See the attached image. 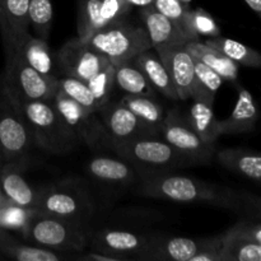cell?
Returning a JSON list of instances; mask_svg holds the SVG:
<instances>
[{
    "label": "cell",
    "mask_w": 261,
    "mask_h": 261,
    "mask_svg": "<svg viewBox=\"0 0 261 261\" xmlns=\"http://www.w3.org/2000/svg\"><path fill=\"white\" fill-rule=\"evenodd\" d=\"M221 261H261V245L226 231L223 233Z\"/></svg>",
    "instance_id": "cell-30"
},
{
    "label": "cell",
    "mask_w": 261,
    "mask_h": 261,
    "mask_svg": "<svg viewBox=\"0 0 261 261\" xmlns=\"http://www.w3.org/2000/svg\"><path fill=\"white\" fill-rule=\"evenodd\" d=\"M87 43L114 65L133 60L140 53L152 48L145 28L138 27L125 18L96 31Z\"/></svg>",
    "instance_id": "cell-4"
},
{
    "label": "cell",
    "mask_w": 261,
    "mask_h": 261,
    "mask_svg": "<svg viewBox=\"0 0 261 261\" xmlns=\"http://www.w3.org/2000/svg\"><path fill=\"white\" fill-rule=\"evenodd\" d=\"M133 114L139 117L144 124L154 129L160 134V127L165 119V110L152 96L142 94H126L120 99Z\"/></svg>",
    "instance_id": "cell-28"
},
{
    "label": "cell",
    "mask_w": 261,
    "mask_h": 261,
    "mask_svg": "<svg viewBox=\"0 0 261 261\" xmlns=\"http://www.w3.org/2000/svg\"><path fill=\"white\" fill-rule=\"evenodd\" d=\"M185 119L204 143L216 145L217 139L221 137V130L219 120L214 115L213 105L200 99H193V105Z\"/></svg>",
    "instance_id": "cell-25"
},
{
    "label": "cell",
    "mask_w": 261,
    "mask_h": 261,
    "mask_svg": "<svg viewBox=\"0 0 261 261\" xmlns=\"http://www.w3.org/2000/svg\"><path fill=\"white\" fill-rule=\"evenodd\" d=\"M185 47L188 48V51L194 58L200 60L201 63H204L209 68L213 69L216 73H218L223 81H237L240 65L229 58H227L226 55H223L221 51L206 45L205 42H201L200 40L189 41L188 43H185Z\"/></svg>",
    "instance_id": "cell-24"
},
{
    "label": "cell",
    "mask_w": 261,
    "mask_h": 261,
    "mask_svg": "<svg viewBox=\"0 0 261 261\" xmlns=\"http://www.w3.org/2000/svg\"><path fill=\"white\" fill-rule=\"evenodd\" d=\"M5 53H14L23 63L43 75L56 76L53 55L46 40L35 37L28 32L12 47L5 48Z\"/></svg>",
    "instance_id": "cell-18"
},
{
    "label": "cell",
    "mask_w": 261,
    "mask_h": 261,
    "mask_svg": "<svg viewBox=\"0 0 261 261\" xmlns=\"http://www.w3.org/2000/svg\"><path fill=\"white\" fill-rule=\"evenodd\" d=\"M160 134L162 135V139L177 150L190 165L208 163L214 158L216 145L204 143L177 110H171L165 115Z\"/></svg>",
    "instance_id": "cell-9"
},
{
    "label": "cell",
    "mask_w": 261,
    "mask_h": 261,
    "mask_svg": "<svg viewBox=\"0 0 261 261\" xmlns=\"http://www.w3.org/2000/svg\"><path fill=\"white\" fill-rule=\"evenodd\" d=\"M126 3L132 8L137 7V8H140V9H143V8L153 7V4H154V0H126Z\"/></svg>",
    "instance_id": "cell-43"
},
{
    "label": "cell",
    "mask_w": 261,
    "mask_h": 261,
    "mask_svg": "<svg viewBox=\"0 0 261 261\" xmlns=\"http://www.w3.org/2000/svg\"><path fill=\"white\" fill-rule=\"evenodd\" d=\"M190 24L193 32L199 38H212L217 37V36H221V30H219L218 24L214 20V18L204 9H200V8L191 10Z\"/></svg>",
    "instance_id": "cell-38"
},
{
    "label": "cell",
    "mask_w": 261,
    "mask_h": 261,
    "mask_svg": "<svg viewBox=\"0 0 261 261\" xmlns=\"http://www.w3.org/2000/svg\"><path fill=\"white\" fill-rule=\"evenodd\" d=\"M157 12L162 13L165 17H167L168 19L173 20L175 23H177L194 41H198L200 38L193 32L190 24V13L191 9L189 7L188 3L182 2V0H154V4H153Z\"/></svg>",
    "instance_id": "cell-35"
},
{
    "label": "cell",
    "mask_w": 261,
    "mask_h": 261,
    "mask_svg": "<svg viewBox=\"0 0 261 261\" xmlns=\"http://www.w3.org/2000/svg\"><path fill=\"white\" fill-rule=\"evenodd\" d=\"M24 161L0 163V190L5 200L24 208L35 209L40 190L30 185L24 177Z\"/></svg>",
    "instance_id": "cell-15"
},
{
    "label": "cell",
    "mask_w": 261,
    "mask_h": 261,
    "mask_svg": "<svg viewBox=\"0 0 261 261\" xmlns=\"http://www.w3.org/2000/svg\"><path fill=\"white\" fill-rule=\"evenodd\" d=\"M167 68L178 99H193L196 93L194 58L185 45L155 50Z\"/></svg>",
    "instance_id": "cell-13"
},
{
    "label": "cell",
    "mask_w": 261,
    "mask_h": 261,
    "mask_svg": "<svg viewBox=\"0 0 261 261\" xmlns=\"http://www.w3.org/2000/svg\"><path fill=\"white\" fill-rule=\"evenodd\" d=\"M139 176L138 193L149 198L175 203H205L228 209H237L242 205V198L234 191L188 176L171 175L166 171L139 172Z\"/></svg>",
    "instance_id": "cell-1"
},
{
    "label": "cell",
    "mask_w": 261,
    "mask_h": 261,
    "mask_svg": "<svg viewBox=\"0 0 261 261\" xmlns=\"http://www.w3.org/2000/svg\"><path fill=\"white\" fill-rule=\"evenodd\" d=\"M0 252L18 261H60L65 255L36 245L20 244L0 228Z\"/></svg>",
    "instance_id": "cell-26"
},
{
    "label": "cell",
    "mask_w": 261,
    "mask_h": 261,
    "mask_svg": "<svg viewBox=\"0 0 261 261\" xmlns=\"http://www.w3.org/2000/svg\"><path fill=\"white\" fill-rule=\"evenodd\" d=\"M88 240L93 251L117 255L129 260L139 259L152 239L124 229H102L88 234Z\"/></svg>",
    "instance_id": "cell-14"
},
{
    "label": "cell",
    "mask_w": 261,
    "mask_h": 261,
    "mask_svg": "<svg viewBox=\"0 0 261 261\" xmlns=\"http://www.w3.org/2000/svg\"><path fill=\"white\" fill-rule=\"evenodd\" d=\"M58 91V76L38 73L14 53H5L2 93L13 101H51Z\"/></svg>",
    "instance_id": "cell-5"
},
{
    "label": "cell",
    "mask_w": 261,
    "mask_h": 261,
    "mask_svg": "<svg viewBox=\"0 0 261 261\" xmlns=\"http://www.w3.org/2000/svg\"><path fill=\"white\" fill-rule=\"evenodd\" d=\"M98 115L109 138L110 148L114 144L129 142L137 138L160 135L120 101L106 102L99 109Z\"/></svg>",
    "instance_id": "cell-11"
},
{
    "label": "cell",
    "mask_w": 261,
    "mask_h": 261,
    "mask_svg": "<svg viewBox=\"0 0 261 261\" xmlns=\"http://www.w3.org/2000/svg\"><path fill=\"white\" fill-rule=\"evenodd\" d=\"M36 211L86 224L94 212L88 190L78 181H63L40 190Z\"/></svg>",
    "instance_id": "cell-6"
},
{
    "label": "cell",
    "mask_w": 261,
    "mask_h": 261,
    "mask_svg": "<svg viewBox=\"0 0 261 261\" xmlns=\"http://www.w3.org/2000/svg\"><path fill=\"white\" fill-rule=\"evenodd\" d=\"M216 160L227 170L245 176L255 182L261 180V155L259 152L245 148L216 149Z\"/></svg>",
    "instance_id": "cell-21"
},
{
    "label": "cell",
    "mask_w": 261,
    "mask_h": 261,
    "mask_svg": "<svg viewBox=\"0 0 261 261\" xmlns=\"http://www.w3.org/2000/svg\"><path fill=\"white\" fill-rule=\"evenodd\" d=\"M223 233L211 239L201 240V246L198 254L190 261H221Z\"/></svg>",
    "instance_id": "cell-40"
},
{
    "label": "cell",
    "mask_w": 261,
    "mask_h": 261,
    "mask_svg": "<svg viewBox=\"0 0 261 261\" xmlns=\"http://www.w3.org/2000/svg\"><path fill=\"white\" fill-rule=\"evenodd\" d=\"M194 69H195L196 78V93L193 99H200L213 105L217 92L219 91L224 81L213 69L195 58H194Z\"/></svg>",
    "instance_id": "cell-31"
},
{
    "label": "cell",
    "mask_w": 261,
    "mask_h": 261,
    "mask_svg": "<svg viewBox=\"0 0 261 261\" xmlns=\"http://www.w3.org/2000/svg\"><path fill=\"white\" fill-rule=\"evenodd\" d=\"M259 111L252 94L244 87L237 89V102L233 111L226 120L219 121L221 135L240 134V133L252 132L255 129Z\"/></svg>",
    "instance_id": "cell-20"
},
{
    "label": "cell",
    "mask_w": 261,
    "mask_h": 261,
    "mask_svg": "<svg viewBox=\"0 0 261 261\" xmlns=\"http://www.w3.org/2000/svg\"><path fill=\"white\" fill-rule=\"evenodd\" d=\"M140 15L152 43V48L154 50L175 47V46L185 45L189 41H194L177 23L168 19L153 7L140 9Z\"/></svg>",
    "instance_id": "cell-16"
},
{
    "label": "cell",
    "mask_w": 261,
    "mask_h": 261,
    "mask_svg": "<svg viewBox=\"0 0 261 261\" xmlns=\"http://www.w3.org/2000/svg\"><path fill=\"white\" fill-rule=\"evenodd\" d=\"M0 163H2V162H0ZM4 200H5V199H4V196H3V194H2V190H0V204H2L3 201H4Z\"/></svg>",
    "instance_id": "cell-45"
},
{
    "label": "cell",
    "mask_w": 261,
    "mask_h": 261,
    "mask_svg": "<svg viewBox=\"0 0 261 261\" xmlns=\"http://www.w3.org/2000/svg\"><path fill=\"white\" fill-rule=\"evenodd\" d=\"M115 66L114 64L110 63L101 70L97 71L88 82L87 86L89 87L93 96L96 97L97 101L103 106L106 102L110 101L111 98L112 91L115 88Z\"/></svg>",
    "instance_id": "cell-37"
},
{
    "label": "cell",
    "mask_w": 261,
    "mask_h": 261,
    "mask_svg": "<svg viewBox=\"0 0 261 261\" xmlns=\"http://www.w3.org/2000/svg\"><path fill=\"white\" fill-rule=\"evenodd\" d=\"M228 231L234 236L242 237V239L261 245V226L259 222L242 219V221L237 222L234 226H232Z\"/></svg>",
    "instance_id": "cell-41"
},
{
    "label": "cell",
    "mask_w": 261,
    "mask_h": 261,
    "mask_svg": "<svg viewBox=\"0 0 261 261\" xmlns=\"http://www.w3.org/2000/svg\"><path fill=\"white\" fill-rule=\"evenodd\" d=\"M101 0H79L78 4V40L87 42L96 31L101 30V14H99Z\"/></svg>",
    "instance_id": "cell-33"
},
{
    "label": "cell",
    "mask_w": 261,
    "mask_h": 261,
    "mask_svg": "<svg viewBox=\"0 0 261 261\" xmlns=\"http://www.w3.org/2000/svg\"><path fill=\"white\" fill-rule=\"evenodd\" d=\"M53 4L51 0H30L28 4V22L35 31L36 36L42 40H48L53 27Z\"/></svg>",
    "instance_id": "cell-34"
},
{
    "label": "cell",
    "mask_w": 261,
    "mask_h": 261,
    "mask_svg": "<svg viewBox=\"0 0 261 261\" xmlns=\"http://www.w3.org/2000/svg\"><path fill=\"white\" fill-rule=\"evenodd\" d=\"M115 66V87L121 89L126 94H142L152 96L154 88L150 86L143 71L133 63V60L116 64Z\"/></svg>",
    "instance_id": "cell-27"
},
{
    "label": "cell",
    "mask_w": 261,
    "mask_h": 261,
    "mask_svg": "<svg viewBox=\"0 0 261 261\" xmlns=\"http://www.w3.org/2000/svg\"><path fill=\"white\" fill-rule=\"evenodd\" d=\"M79 260H92V261H122L126 260L122 256H117V255L112 254H106V252L101 251H92L88 252L86 255H82L78 256Z\"/></svg>",
    "instance_id": "cell-42"
},
{
    "label": "cell",
    "mask_w": 261,
    "mask_h": 261,
    "mask_svg": "<svg viewBox=\"0 0 261 261\" xmlns=\"http://www.w3.org/2000/svg\"><path fill=\"white\" fill-rule=\"evenodd\" d=\"M35 209L24 208L4 200L0 204V228L22 232Z\"/></svg>",
    "instance_id": "cell-36"
},
{
    "label": "cell",
    "mask_w": 261,
    "mask_h": 261,
    "mask_svg": "<svg viewBox=\"0 0 261 261\" xmlns=\"http://www.w3.org/2000/svg\"><path fill=\"white\" fill-rule=\"evenodd\" d=\"M58 89L88 111L98 114L99 109L102 107L86 82L81 79L65 75L63 78H58Z\"/></svg>",
    "instance_id": "cell-32"
},
{
    "label": "cell",
    "mask_w": 261,
    "mask_h": 261,
    "mask_svg": "<svg viewBox=\"0 0 261 261\" xmlns=\"http://www.w3.org/2000/svg\"><path fill=\"white\" fill-rule=\"evenodd\" d=\"M56 61L63 75L78 78L86 83L97 71L111 63L88 43L82 42L76 37L68 41L60 48Z\"/></svg>",
    "instance_id": "cell-12"
},
{
    "label": "cell",
    "mask_w": 261,
    "mask_h": 261,
    "mask_svg": "<svg viewBox=\"0 0 261 261\" xmlns=\"http://www.w3.org/2000/svg\"><path fill=\"white\" fill-rule=\"evenodd\" d=\"M87 172L99 182L122 185L134 181L137 170L122 158L94 157L87 163Z\"/></svg>",
    "instance_id": "cell-23"
},
{
    "label": "cell",
    "mask_w": 261,
    "mask_h": 261,
    "mask_svg": "<svg viewBox=\"0 0 261 261\" xmlns=\"http://www.w3.org/2000/svg\"><path fill=\"white\" fill-rule=\"evenodd\" d=\"M10 101L24 117L33 143L42 150L51 154H64L79 145L51 101Z\"/></svg>",
    "instance_id": "cell-2"
},
{
    "label": "cell",
    "mask_w": 261,
    "mask_h": 261,
    "mask_svg": "<svg viewBox=\"0 0 261 261\" xmlns=\"http://www.w3.org/2000/svg\"><path fill=\"white\" fill-rule=\"evenodd\" d=\"M30 0H0V32L4 48H9L28 33Z\"/></svg>",
    "instance_id": "cell-17"
},
{
    "label": "cell",
    "mask_w": 261,
    "mask_h": 261,
    "mask_svg": "<svg viewBox=\"0 0 261 261\" xmlns=\"http://www.w3.org/2000/svg\"><path fill=\"white\" fill-rule=\"evenodd\" d=\"M201 240L172 237L167 240L152 239L140 260H168V261H190L199 252Z\"/></svg>",
    "instance_id": "cell-19"
},
{
    "label": "cell",
    "mask_w": 261,
    "mask_h": 261,
    "mask_svg": "<svg viewBox=\"0 0 261 261\" xmlns=\"http://www.w3.org/2000/svg\"><path fill=\"white\" fill-rule=\"evenodd\" d=\"M132 9L126 0H101L99 14H101L102 27L116 20L124 19L125 15Z\"/></svg>",
    "instance_id": "cell-39"
},
{
    "label": "cell",
    "mask_w": 261,
    "mask_h": 261,
    "mask_svg": "<svg viewBox=\"0 0 261 261\" xmlns=\"http://www.w3.org/2000/svg\"><path fill=\"white\" fill-rule=\"evenodd\" d=\"M51 103L79 144L91 148H110L109 138L97 112L83 109L59 89L54 94Z\"/></svg>",
    "instance_id": "cell-8"
},
{
    "label": "cell",
    "mask_w": 261,
    "mask_h": 261,
    "mask_svg": "<svg viewBox=\"0 0 261 261\" xmlns=\"http://www.w3.org/2000/svg\"><path fill=\"white\" fill-rule=\"evenodd\" d=\"M150 50L143 51L139 55L135 56L133 59V63L143 71L154 91L160 92L161 94L170 99H178L167 68L161 60L158 54L152 53Z\"/></svg>",
    "instance_id": "cell-22"
},
{
    "label": "cell",
    "mask_w": 261,
    "mask_h": 261,
    "mask_svg": "<svg viewBox=\"0 0 261 261\" xmlns=\"http://www.w3.org/2000/svg\"><path fill=\"white\" fill-rule=\"evenodd\" d=\"M20 233L31 245L60 252L65 256L69 252L82 251L88 244V232L84 223L41 213L36 209Z\"/></svg>",
    "instance_id": "cell-3"
},
{
    "label": "cell",
    "mask_w": 261,
    "mask_h": 261,
    "mask_svg": "<svg viewBox=\"0 0 261 261\" xmlns=\"http://www.w3.org/2000/svg\"><path fill=\"white\" fill-rule=\"evenodd\" d=\"M182 2H185V3H189V2H190V0H182Z\"/></svg>",
    "instance_id": "cell-46"
},
{
    "label": "cell",
    "mask_w": 261,
    "mask_h": 261,
    "mask_svg": "<svg viewBox=\"0 0 261 261\" xmlns=\"http://www.w3.org/2000/svg\"><path fill=\"white\" fill-rule=\"evenodd\" d=\"M206 45L212 46L216 50L221 51L223 55L233 60L239 65L247 66V68L257 69L261 66V56L254 48L249 47V46L244 45L241 42L231 40V38L222 37V36H217V37L206 38Z\"/></svg>",
    "instance_id": "cell-29"
},
{
    "label": "cell",
    "mask_w": 261,
    "mask_h": 261,
    "mask_svg": "<svg viewBox=\"0 0 261 261\" xmlns=\"http://www.w3.org/2000/svg\"><path fill=\"white\" fill-rule=\"evenodd\" d=\"M246 4L251 8L252 12L256 13V15H261V0H245Z\"/></svg>",
    "instance_id": "cell-44"
},
{
    "label": "cell",
    "mask_w": 261,
    "mask_h": 261,
    "mask_svg": "<svg viewBox=\"0 0 261 261\" xmlns=\"http://www.w3.org/2000/svg\"><path fill=\"white\" fill-rule=\"evenodd\" d=\"M111 149L139 172H155L189 165L177 150L157 135L114 144Z\"/></svg>",
    "instance_id": "cell-7"
},
{
    "label": "cell",
    "mask_w": 261,
    "mask_h": 261,
    "mask_svg": "<svg viewBox=\"0 0 261 261\" xmlns=\"http://www.w3.org/2000/svg\"><path fill=\"white\" fill-rule=\"evenodd\" d=\"M33 144L30 127L15 105L0 96V162L23 160Z\"/></svg>",
    "instance_id": "cell-10"
}]
</instances>
